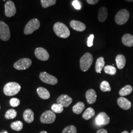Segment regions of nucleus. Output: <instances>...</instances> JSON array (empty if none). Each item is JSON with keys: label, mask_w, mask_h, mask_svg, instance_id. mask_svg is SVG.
<instances>
[{"label": "nucleus", "mask_w": 133, "mask_h": 133, "mask_svg": "<svg viewBox=\"0 0 133 133\" xmlns=\"http://www.w3.org/2000/svg\"><path fill=\"white\" fill-rule=\"evenodd\" d=\"M54 33L61 38H68L70 35V31L65 24L61 22H57L53 26Z\"/></svg>", "instance_id": "f257e3e1"}, {"label": "nucleus", "mask_w": 133, "mask_h": 133, "mask_svg": "<svg viewBox=\"0 0 133 133\" xmlns=\"http://www.w3.org/2000/svg\"><path fill=\"white\" fill-rule=\"evenodd\" d=\"M20 89L21 86L19 83L15 82H10L5 85L3 91L6 96H12L18 94Z\"/></svg>", "instance_id": "f03ea898"}, {"label": "nucleus", "mask_w": 133, "mask_h": 133, "mask_svg": "<svg viewBox=\"0 0 133 133\" xmlns=\"http://www.w3.org/2000/svg\"><path fill=\"white\" fill-rule=\"evenodd\" d=\"M93 62V57L90 53H86L81 58L80 68L82 71H87Z\"/></svg>", "instance_id": "7ed1b4c3"}, {"label": "nucleus", "mask_w": 133, "mask_h": 133, "mask_svg": "<svg viewBox=\"0 0 133 133\" xmlns=\"http://www.w3.org/2000/svg\"><path fill=\"white\" fill-rule=\"evenodd\" d=\"M129 17L130 14L128 11L125 9H122L120 10L116 14L115 21L118 25H123L128 21Z\"/></svg>", "instance_id": "20e7f679"}, {"label": "nucleus", "mask_w": 133, "mask_h": 133, "mask_svg": "<svg viewBox=\"0 0 133 133\" xmlns=\"http://www.w3.org/2000/svg\"><path fill=\"white\" fill-rule=\"evenodd\" d=\"M40 27V22L38 19H32L29 21L24 29V32L25 35L33 33L34 31L38 30Z\"/></svg>", "instance_id": "39448f33"}, {"label": "nucleus", "mask_w": 133, "mask_h": 133, "mask_svg": "<svg viewBox=\"0 0 133 133\" xmlns=\"http://www.w3.org/2000/svg\"><path fill=\"white\" fill-rule=\"evenodd\" d=\"M56 115L51 110H46L42 114L40 117V121L43 124H51L56 119Z\"/></svg>", "instance_id": "423d86ee"}, {"label": "nucleus", "mask_w": 133, "mask_h": 133, "mask_svg": "<svg viewBox=\"0 0 133 133\" xmlns=\"http://www.w3.org/2000/svg\"><path fill=\"white\" fill-rule=\"evenodd\" d=\"M32 60L29 58H22L15 62L14 65V68L17 70H25L31 66Z\"/></svg>", "instance_id": "0eeeda50"}, {"label": "nucleus", "mask_w": 133, "mask_h": 133, "mask_svg": "<svg viewBox=\"0 0 133 133\" xmlns=\"http://www.w3.org/2000/svg\"><path fill=\"white\" fill-rule=\"evenodd\" d=\"M39 78L43 82L52 85H56L58 83L57 78L52 75H51L45 71L40 73Z\"/></svg>", "instance_id": "6e6552de"}, {"label": "nucleus", "mask_w": 133, "mask_h": 133, "mask_svg": "<svg viewBox=\"0 0 133 133\" xmlns=\"http://www.w3.org/2000/svg\"><path fill=\"white\" fill-rule=\"evenodd\" d=\"M10 37V33L8 25L3 21H0V38L4 41H7Z\"/></svg>", "instance_id": "1a4fd4ad"}, {"label": "nucleus", "mask_w": 133, "mask_h": 133, "mask_svg": "<svg viewBox=\"0 0 133 133\" xmlns=\"http://www.w3.org/2000/svg\"><path fill=\"white\" fill-rule=\"evenodd\" d=\"M95 121L98 125H107L110 122V118L105 112H101L97 115Z\"/></svg>", "instance_id": "9d476101"}, {"label": "nucleus", "mask_w": 133, "mask_h": 133, "mask_svg": "<svg viewBox=\"0 0 133 133\" xmlns=\"http://www.w3.org/2000/svg\"><path fill=\"white\" fill-rule=\"evenodd\" d=\"M5 14L7 17H11L15 15L16 10L14 3L11 1H8L5 4Z\"/></svg>", "instance_id": "9b49d317"}, {"label": "nucleus", "mask_w": 133, "mask_h": 133, "mask_svg": "<svg viewBox=\"0 0 133 133\" xmlns=\"http://www.w3.org/2000/svg\"><path fill=\"white\" fill-rule=\"evenodd\" d=\"M36 57L42 61H47L49 58V54L46 50L43 48H37L35 51Z\"/></svg>", "instance_id": "f8f14e48"}, {"label": "nucleus", "mask_w": 133, "mask_h": 133, "mask_svg": "<svg viewBox=\"0 0 133 133\" xmlns=\"http://www.w3.org/2000/svg\"><path fill=\"white\" fill-rule=\"evenodd\" d=\"M72 99L68 95L63 94L60 96L57 99V103L62 105L63 107L67 108L71 104Z\"/></svg>", "instance_id": "ddd939ff"}, {"label": "nucleus", "mask_w": 133, "mask_h": 133, "mask_svg": "<svg viewBox=\"0 0 133 133\" xmlns=\"http://www.w3.org/2000/svg\"><path fill=\"white\" fill-rule=\"evenodd\" d=\"M85 97L88 104L92 105L95 103L97 100V94L93 89H90L87 91L85 93Z\"/></svg>", "instance_id": "4468645a"}, {"label": "nucleus", "mask_w": 133, "mask_h": 133, "mask_svg": "<svg viewBox=\"0 0 133 133\" xmlns=\"http://www.w3.org/2000/svg\"><path fill=\"white\" fill-rule=\"evenodd\" d=\"M117 104L119 107L124 110L129 109L131 107V103L123 97H119L117 101Z\"/></svg>", "instance_id": "2eb2a0df"}, {"label": "nucleus", "mask_w": 133, "mask_h": 133, "mask_svg": "<svg viewBox=\"0 0 133 133\" xmlns=\"http://www.w3.org/2000/svg\"><path fill=\"white\" fill-rule=\"evenodd\" d=\"M70 26L74 30L78 32H82L86 28L85 24L76 20H71L70 22Z\"/></svg>", "instance_id": "dca6fc26"}, {"label": "nucleus", "mask_w": 133, "mask_h": 133, "mask_svg": "<svg viewBox=\"0 0 133 133\" xmlns=\"http://www.w3.org/2000/svg\"><path fill=\"white\" fill-rule=\"evenodd\" d=\"M108 15V11L105 6L101 7L98 11V18L101 22H103L106 20Z\"/></svg>", "instance_id": "f3484780"}, {"label": "nucleus", "mask_w": 133, "mask_h": 133, "mask_svg": "<svg viewBox=\"0 0 133 133\" xmlns=\"http://www.w3.org/2000/svg\"><path fill=\"white\" fill-rule=\"evenodd\" d=\"M37 92L39 97L44 100L48 99L50 97L49 92L46 88L44 87H38L37 89Z\"/></svg>", "instance_id": "a211bd4d"}, {"label": "nucleus", "mask_w": 133, "mask_h": 133, "mask_svg": "<svg viewBox=\"0 0 133 133\" xmlns=\"http://www.w3.org/2000/svg\"><path fill=\"white\" fill-rule=\"evenodd\" d=\"M24 120L28 123H31L34 120V113L31 109H26L23 113Z\"/></svg>", "instance_id": "6ab92c4d"}, {"label": "nucleus", "mask_w": 133, "mask_h": 133, "mask_svg": "<svg viewBox=\"0 0 133 133\" xmlns=\"http://www.w3.org/2000/svg\"><path fill=\"white\" fill-rule=\"evenodd\" d=\"M122 42L128 47L133 46V36L129 34H125L122 38Z\"/></svg>", "instance_id": "aec40b11"}, {"label": "nucleus", "mask_w": 133, "mask_h": 133, "mask_svg": "<svg viewBox=\"0 0 133 133\" xmlns=\"http://www.w3.org/2000/svg\"><path fill=\"white\" fill-rule=\"evenodd\" d=\"M115 61H116L117 68L119 69H122L125 66L126 60L124 55L121 54H119V55H117V56L116 57Z\"/></svg>", "instance_id": "412c9836"}, {"label": "nucleus", "mask_w": 133, "mask_h": 133, "mask_svg": "<svg viewBox=\"0 0 133 133\" xmlns=\"http://www.w3.org/2000/svg\"><path fill=\"white\" fill-rule=\"evenodd\" d=\"M105 62L104 61V58L100 57L98 58L96 62L95 65V70L96 72L101 74V71L104 68Z\"/></svg>", "instance_id": "4be33fe9"}, {"label": "nucleus", "mask_w": 133, "mask_h": 133, "mask_svg": "<svg viewBox=\"0 0 133 133\" xmlns=\"http://www.w3.org/2000/svg\"><path fill=\"white\" fill-rule=\"evenodd\" d=\"M85 105L84 103L82 102H77L72 107V111L76 114H81L85 109Z\"/></svg>", "instance_id": "5701e85b"}, {"label": "nucleus", "mask_w": 133, "mask_h": 133, "mask_svg": "<svg viewBox=\"0 0 133 133\" xmlns=\"http://www.w3.org/2000/svg\"><path fill=\"white\" fill-rule=\"evenodd\" d=\"M95 115V110L92 108H88L82 114V118L85 120H89L94 116Z\"/></svg>", "instance_id": "b1692460"}, {"label": "nucleus", "mask_w": 133, "mask_h": 133, "mask_svg": "<svg viewBox=\"0 0 133 133\" xmlns=\"http://www.w3.org/2000/svg\"><path fill=\"white\" fill-rule=\"evenodd\" d=\"M133 91V88L131 85H127L123 87L119 91V94L122 97L130 94Z\"/></svg>", "instance_id": "393cba45"}, {"label": "nucleus", "mask_w": 133, "mask_h": 133, "mask_svg": "<svg viewBox=\"0 0 133 133\" xmlns=\"http://www.w3.org/2000/svg\"><path fill=\"white\" fill-rule=\"evenodd\" d=\"M23 124L20 121H16L11 123L10 125V127L14 130L16 131H20L23 128Z\"/></svg>", "instance_id": "a878e982"}, {"label": "nucleus", "mask_w": 133, "mask_h": 133, "mask_svg": "<svg viewBox=\"0 0 133 133\" xmlns=\"http://www.w3.org/2000/svg\"><path fill=\"white\" fill-rule=\"evenodd\" d=\"M17 116V111L14 109H9L5 115V118L7 119H14Z\"/></svg>", "instance_id": "bb28decb"}, {"label": "nucleus", "mask_w": 133, "mask_h": 133, "mask_svg": "<svg viewBox=\"0 0 133 133\" xmlns=\"http://www.w3.org/2000/svg\"><path fill=\"white\" fill-rule=\"evenodd\" d=\"M105 72L109 75L113 76L116 73V69L113 66L110 65H108L104 66V68Z\"/></svg>", "instance_id": "cd10ccee"}, {"label": "nucleus", "mask_w": 133, "mask_h": 133, "mask_svg": "<svg viewBox=\"0 0 133 133\" xmlns=\"http://www.w3.org/2000/svg\"><path fill=\"white\" fill-rule=\"evenodd\" d=\"M100 89L104 92H109L111 91V87L109 83L107 81H103L100 84Z\"/></svg>", "instance_id": "c85d7f7f"}, {"label": "nucleus", "mask_w": 133, "mask_h": 133, "mask_svg": "<svg viewBox=\"0 0 133 133\" xmlns=\"http://www.w3.org/2000/svg\"><path fill=\"white\" fill-rule=\"evenodd\" d=\"M51 109L54 113L60 114L63 112L64 107L59 104H54L51 106Z\"/></svg>", "instance_id": "c756f323"}, {"label": "nucleus", "mask_w": 133, "mask_h": 133, "mask_svg": "<svg viewBox=\"0 0 133 133\" xmlns=\"http://www.w3.org/2000/svg\"><path fill=\"white\" fill-rule=\"evenodd\" d=\"M41 4L43 8H47L56 4V0H41Z\"/></svg>", "instance_id": "7c9ffc66"}, {"label": "nucleus", "mask_w": 133, "mask_h": 133, "mask_svg": "<svg viewBox=\"0 0 133 133\" xmlns=\"http://www.w3.org/2000/svg\"><path fill=\"white\" fill-rule=\"evenodd\" d=\"M76 128L74 125H70L64 129L62 133H76Z\"/></svg>", "instance_id": "2f4dec72"}, {"label": "nucleus", "mask_w": 133, "mask_h": 133, "mask_svg": "<svg viewBox=\"0 0 133 133\" xmlns=\"http://www.w3.org/2000/svg\"><path fill=\"white\" fill-rule=\"evenodd\" d=\"M10 105L12 107H18L20 103V100L16 98H13L10 100Z\"/></svg>", "instance_id": "473e14b6"}, {"label": "nucleus", "mask_w": 133, "mask_h": 133, "mask_svg": "<svg viewBox=\"0 0 133 133\" xmlns=\"http://www.w3.org/2000/svg\"><path fill=\"white\" fill-rule=\"evenodd\" d=\"M94 35L92 34L87 39V46L88 47H91L93 45V39H94Z\"/></svg>", "instance_id": "72a5a7b5"}, {"label": "nucleus", "mask_w": 133, "mask_h": 133, "mask_svg": "<svg viewBox=\"0 0 133 133\" xmlns=\"http://www.w3.org/2000/svg\"><path fill=\"white\" fill-rule=\"evenodd\" d=\"M72 5L76 10H81V5L78 0H74L72 3Z\"/></svg>", "instance_id": "f704fd0d"}, {"label": "nucleus", "mask_w": 133, "mask_h": 133, "mask_svg": "<svg viewBox=\"0 0 133 133\" xmlns=\"http://www.w3.org/2000/svg\"><path fill=\"white\" fill-rule=\"evenodd\" d=\"M86 1L88 4L91 5H96L99 1V0H86Z\"/></svg>", "instance_id": "c9c22d12"}, {"label": "nucleus", "mask_w": 133, "mask_h": 133, "mask_svg": "<svg viewBox=\"0 0 133 133\" xmlns=\"http://www.w3.org/2000/svg\"><path fill=\"white\" fill-rule=\"evenodd\" d=\"M97 133H108V132L105 129H101L97 132Z\"/></svg>", "instance_id": "e433bc0d"}, {"label": "nucleus", "mask_w": 133, "mask_h": 133, "mask_svg": "<svg viewBox=\"0 0 133 133\" xmlns=\"http://www.w3.org/2000/svg\"><path fill=\"white\" fill-rule=\"evenodd\" d=\"M39 133H48L46 131H43L42 132H41Z\"/></svg>", "instance_id": "4c0bfd02"}, {"label": "nucleus", "mask_w": 133, "mask_h": 133, "mask_svg": "<svg viewBox=\"0 0 133 133\" xmlns=\"http://www.w3.org/2000/svg\"><path fill=\"white\" fill-rule=\"evenodd\" d=\"M126 1L128 2H133V0H125Z\"/></svg>", "instance_id": "58836bf2"}, {"label": "nucleus", "mask_w": 133, "mask_h": 133, "mask_svg": "<svg viewBox=\"0 0 133 133\" xmlns=\"http://www.w3.org/2000/svg\"><path fill=\"white\" fill-rule=\"evenodd\" d=\"M121 133H129L128 132V131H124L123 132H122Z\"/></svg>", "instance_id": "ea45409f"}, {"label": "nucleus", "mask_w": 133, "mask_h": 133, "mask_svg": "<svg viewBox=\"0 0 133 133\" xmlns=\"http://www.w3.org/2000/svg\"><path fill=\"white\" fill-rule=\"evenodd\" d=\"M8 133V132H4V133Z\"/></svg>", "instance_id": "a19ab883"}, {"label": "nucleus", "mask_w": 133, "mask_h": 133, "mask_svg": "<svg viewBox=\"0 0 133 133\" xmlns=\"http://www.w3.org/2000/svg\"><path fill=\"white\" fill-rule=\"evenodd\" d=\"M131 133H133V130L132 131H131Z\"/></svg>", "instance_id": "79ce46f5"}, {"label": "nucleus", "mask_w": 133, "mask_h": 133, "mask_svg": "<svg viewBox=\"0 0 133 133\" xmlns=\"http://www.w3.org/2000/svg\"><path fill=\"white\" fill-rule=\"evenodd\" d=\"M0 109H1V105H0Z\"/></svg>", "instance_id": "37998d69"}, {"label": "nucleus", "mask_w": 133, "mask_h": 133, "mask_svg": "<svg viewBox=\"0 0 133 133\" xmlns=\"http://www.w3.org/2000/svg\"><path fill=\"white\" fill-rule=\"evenodd\" d=\"M4 1H5V0H4Z\"/></svg>", "instance_id": "c03bdc74"}]
</instances>
